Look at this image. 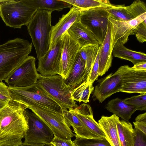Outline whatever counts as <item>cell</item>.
<instances>
[{"label":"cell","instance_id":"obj_1","mask_svg":"<svg viewBox=\"0 0 146 146\" xmlns=\"http://www.w3.org/2000/svg\"><path fill=\"white\" fill-rule=\"evenodd\" d=\"M32 43L16 38L0 45V82L5 80L31 52Z\"/></svg>","mask_w":146,"mask_h":146},{"label":"cell","instance_id":"obj_40","mask_svg":"<svg viewBox=\"0 0 146 146\" xmlns=\"http://www.w3.org/2000/svg\"><path fill=\"white\" fill-rule=\"evenodd\" d=\"M135 128H136L146 134V124L133 122Z\"/></svg>","mask_w":146,"mask_h":146},{"label":"cell","instance_id":"obj_6","mask_svg":"<svg viewBox=\"0 0 146 146\" xmlns=\"http://www.w3.org/2000/svg\"><path fill=\"white\" fill-rule=\"evenodd\" d=\"M36 84L56 101L63 110L78 106L72 98L71 91L60 75L44 76L40 75Z\"/></svg>","mask_w":146,"mask_h":146},{"label":"cell","instance_id":"obj_14","mask_svg":"<svg viewBox=\"0 0 146 146\" xmlns=\"http://www.w3.org/2000/svg\"><path fill=\"white\" fill-rule=\"evenodd\" d=\"M98 84L93 92V100L102 103L106 98L121 90V76L117 70L97 81Z\"/></svg>","mask_w":146,"mask_h":146},{"label":"cell","instance_id":"obj_27","mask_svg":"<svg viewBox=\"0 0 146 146\" xmlns=\"http://www.w3.org/2000/svg\"><path fill=\"white\" fill-rule=\"evenodd\" d=\"M100 48L99 44H92L80 48L79 50L80 55L85 63L88 78Z\"/></svg>","mask_w":146,"mask_h":146},{"label":"cell","instance_id":"obj_25","mask_svg":"<svg viewBox=\"0 0 146 146\" xmlns=\"http://www.w3.org/2000/svg\"><path fill=\"white\" fill-rule=\"evenodd\" d=\"M117 127L120 146H132L134 131L131 123L119 119L117 123Z\"/></svg>","mask_w":146,"mask_h":146},{"label":"cell","instance_id":"obj_11","mask_svg":"<svg viewBox=\"0 0 146 146\" xmlns=\"http://www.w3.org/2000/svg\"><path fill=\"white\" fill-rule=\"evenodd\" d=\"M121 76V92L128 93H146V71L133 69L128 65L117 70Z\"/></svg>","mask_w":146,"mask_h":146},{"label":"cell","instance_id":"obj_46","mask_svg":"<svg viewBox=\"0 0 146 146\" xmlns=\"http://www.w3.org/2000/svg\"><path fill=\"white\" fill-rule=\"evenodd\" d=\"M44 146H52L50 144L45 145Z\"/></svg>","mask_w":146,"mask_h":146},{"label":"cell","instance_id":"obj_19","mask_svg":"<svg viewBox=\"0 0 146 146\" xmlns=\"http://www.w3.org/2000/svg\"><path fill=\"white\" fill-rule=\"evenodd\" d=\"M85 62L79 51L74 65L67 77L64 79L66 84L71 91L83 82L87 81Z\"/></svg>","mask_w":146,"mask_h":146},{"label":"cell","instance_id":"obj_47","mask_svg":"<svg viewBox=\"0 0 146 146\" xmlns=\"http://www.w3.org/2000/svg\"><path fill=\"white\" fill-rule=\"evenodd\" d=\"M73 146H78L76 143H75L73 142Z\"/></svg>","mask_w":146,"mask_h":146},{"label":"cell","instance_id":"obj_12","mask_svg":"<svg viewBox=\"0 0 146 146\" xmlns=\"http://www.w3.org/2000/svg\"><path fill=\"white\" fill-rule=\"evenodd\" d=\"M62 38L50 47L46 53L38 60L37 72L42 76H47L61 74Z\"/></svg>","mask_w":146,"mask_h":146},{"label":"cell","instance_id":"obj_18","mask_svg":"<svg viewBox=\"0 0 146 146\" xmlns=\"http://www.w3.org/2000/svg\"><path fill=\"white\" fill-rule=\"evenodd\" d=\"M84 124L92 133L101 137H106L100 126L94 118L93 111L88 104H83L77 107L70 109Z\"/></svg>","mask_w":146,"mask_h":146},{"label":"cell","instance_id":"obj_33","mask_svg":"<svg viewBox=\"0 0 146 146\" xmlns=\"http://www.w3.org/2000/svg\"><path fill=\"white\" fill-rule=\"evenodd\" d=\"M126 8L134 18L146 13L145 3L139 0L134 1L130 5L126 6Z\"/></svg>","mask_w":146,"mask_h":146},{"label":"cell","instance_id":"obj_35","mask_svg":"<svg viewBox=\"0 0 146 146\" xmlns=\"http://www.w3.org/2000/svg\"><path fill=\"white\" fill-rule=\"evenodd\" d=\"M134 35L137 40L143 43L146 41V19L139 24L135 29Z\"/></svg>","mask_w":146,"mask_h":146},{"label":"cell","instance_id":"obj_31","mask_svg":"<svg viewBox=\"0 0 146 146\" xmlns=\"http://www.w3.org/2000/svg\"><path fill=\"white\" fill-rule=\"evenodd\" d=\"M72 142L78 146H111L107 140L104 137L100 138H86L75 136Z\"/></svg>","mask_w":146,"mask_h":146},{"label":"cell","instance_id":"obj_13","mask_svg":"<svg viewBox=\"0 0 146 146\" xmlns=\"http://www.w3.org/2000/svg\"><path fill=\"white\" fill-rule=\"evenodd\" d=\"M146 19V13L127 21H117L109 17L108 20L111 25L112 50L116 44H125L128 40L129 36L134 35L135 28Z\"/></svg>","mask_w":146,"mask_h":146},{"label":"cell","instance_id":"obj_37","mask_svg":"<svg viewBox=\"0 0 146 146\" xmlns=\"http://www.w3.org/2000/svg\"><path fill=\"white\" fill-rule=\"evenodd\" d=\"M11 100L8 86L2 81L0 82V100L7 103Z\"/></svg>","mask_w":146,"mask_h":146},{"label":"cell","instance_id":"obj_15","mask_svg":"<svg viewBox=\"0 0 146 146\" xmlns=\"http://www.w3.org/2000/svg\"><path fill=\"white\" fill-rule=\"evenodd\" d=\"M62 49L61 76L65 79L70 73L77 58L80 46L66 32L61 38Z\"/></svg>","mask_w":146,"mask_h":146},{"label":"cell","instance_id":"obj_2","mask_svg":"<svg viewBox=\"0 0 146 146\" xmlns=\"http://www.w3.org/2000/svg\"><path fill=\"white\" fill-rule=\"evenodd\" d=\"M27 106L11 100L0 110V139L10 136L24 138L28 129L24 111Z\"/></svg>","mask_w":146,"mask_h":146},{"label":"cell","instance_id":"obj_7","mask_svg":"<svg viewBox=\"0 0 146 146\" xmlns=\"http://www.w3.org/2000/svg\"><path fill=\"white\" fill-rule=\"evenodd\" d=\"M79 21L102 44L107 33L109 17L106 8H97L80 9Z\"/></svg>","mask_w":146,"mask_h":146},{"label":"cell","instance_id":"obj_26","mask_svg":"<svg viewBox=\"0 0 146 146\" xmlns=\"http://www.w3.org/2000/svg\"><path fill=\"white\" fill-rule=\"evenodd\" d=\"M29 5L33 8L50 11H61L70 8L72 5L62 0H27Z\"/></svg>","mask_w":146,"mask_h":146},{"label":"cell","instance_id":"obj_36","mask_svg":"<svg viewBox=\"0 0 146 146\" xmlns=\"http://www.w3.org/2000/svg\"><path fill=\"white\" fill-rule=\"evenodd\" d=\"M134 135L132 146H146V134L134 128Z\"/></svg>","mask_w":146,"mask_h":146},{"label":"cell","instance_id":"obj_4","mask_svg":"<svg viewBox=\"0 0 146 146\" xmlns=\"http://www.w3.org/2000/svg\"><path fill=\"white\" fill-rule=\"evenodd\" d=\"M11 99L26 106L28 108L40 106L63 114L61 106L36 84L24 88H12L8 87Z\"/></svg>","mask_w":146,"mask_h":146},{"label":"cell","instance_id":"obj_9","mask_svg":"<svg viewBox=\"0 0 146 146\" xmlns=\"http://www.w3.org/2000/svg\"><path fill=\"white\" fill-rule=\"evenodd\" d=\"M28 108L45 123L54 137L69 140L75 136L67 125L63 114L40 106H33Z\"/></svg>","mask_w":146,"mask_h":146},{"label":"cell","instance_id":"obj_22","mask_svg":"<svg viewBox=\"0 0 146 146\" xmlns=\"http://www.w3.org/2000/svg\"><path fill=\"white\" fill-rule=\"evenodd\" d=\"M118 116L113 114L110 116H102L98 123L111 146H120L118 135L117 123Z\"/></svg>","mask_w":146,"mask_h":146},{"label":"cell","instance_id":"obj_21","mask_svg":"<svg viewBox=\"0 0 146 146\" xmlns=\"http://www.w3.org/2000/svg\"><path fill=\"white\" fill-rule=\"evenodd\" d=\"M63 114L68 125L72 127L75 136L86 138H100V137L92 132L70 110H63Z\"/></svg>","mask_w":146,"mask_h":146},{"label":"cell","instance_id":"obj_29","mask_svg":"<svg viewBox=\"0 0 146 146\" xmlns=\"http://www.w3.org/2000/svg\"><path fill=\"white\" fill-rule=\"evenodd\" d=\"M94 89L93 84L87 81L84 82L71 92V96L74 100L87 103Z\"/></svg>","mask_w":146,"mask_h":146},{"label":"cell","instance_id":"obj_39","mask_svg":"<svg viewBox=\"0 0 146 146\" xmlns=\"http://www.w3.org/2000/svg\"><path fill=\"white\" fill-rule=\"evenodd\" d=\"M131 68L139 70L146 71V62L142 61L138 62L134 65Z\"/></svg>","mask_w":146,"mask_h":146},{"label":"cell","instance_id":"obj_45","mask_svg":"<svg viewBox=\"0 0 146 146\" xmlns=\"http://www.w3.org/2000/svg\"><path fill=\"white\" fill-rule=\"evenodd\" d=\"M8 0H0V4L7 1Z\"/></svg>","mask_w":146,"mask_h":146},{"label":"cell","instance_id":"obj_5","mask_svg":"<svg viewBox=\"0 0 146 146\" xmlns=\"http://www.w3.org/2000/svg\"><path fill=\"white\" fill-rule=\"evenodd\" d=\"M37 10L27 0H8L0 4V17L6 26L21 28L27 26Z\"/></svg>","mask_w":146,"mask_h":146},{"label":"cell","instance_id":"obj_10","mask_svg":"<svg viewBox=\"0 0 146 146\" xmlns=\"http://www.w3.org/2000/svg\"><path fill=\"white\" fill-rule=\"evenodd\" d=\"M28 129L24 136V142L33 144H50L53 134L45 123L37 115L27 109L24 111Z\"/></svg>","mask_w":146,"mask_h":146},{"label":"cell","instance_id":"obj_42","mask_svg":"<svg viewBox=\"0 0 146 146\" xmlns=\"http://www.w3.org/2000/svg\"><path fill=\"white\" fill-rule=\"evenodd\" d=\"M44 145L45 144H30L23 142H22V143L21 144L17 146H44Z\"/></svg>","mask_w":146,"mask_h":146},{"label":"cell","instance_id":"obj_28","mask_svg":"<svg viewBox=\"0 0 146 146\" xmlns=\"http://www.w3.org/2000/svg\"><path fill=\"white\" fill-rule=\"evenodd\" d=\"M81 10L97 8H107L113 5L108 0H62Z\"/></svg>","mask_w":146,"mask_h":146},{"label":"cell","instance_id":"obj_3","mask_svg":"<svg viewBox=\"0 0 146 146\" xmlns=\"http://www.w3.org/2000/svg\"><path fill=\"white\" fill-rule=\"evenodd\" d=\"M52 12L48 10L37 9L27 26L38 60L50 48L52 28Z\"/></svg>","mask_w":146,"mask_h":146},{"label":"cell","instance_id":"obj_20","mask_svg":"<svg viewBox=\"0 0 146 146\" xmlns=\"http://www.w3.org/2000/svg\"><path fill=\"white\" fill-rule=\"evenodd\" d=\"M67 32L80 48L91 45L99 44L92 34L79 21L74 23Z\"/></svg>","mask_w":146,"mask_h":146},{"label":"cell","instance_id":"obj_34","mask_svg":"<svg viewBox=\"0 0 146 146\" xmlns=\"http://www.w3.org/2000/svg\"><path fill=\"white\" fill-rule=\"evenodd\" d=\"M100 48V46L96 58L91 68L87 80V82L92 84L95 80L98 79L99 76L98 72L99 63V51Z\"/></svg>","mask_w":146,"mask_h":146},{"label":"cell","instance_id":"obj_32","mask_svg":"<svg viewBox=\"0 0 146 146\" xmlns=\"http://www.w3.org/2000/svg\"><path fill=\"white\" fill-rule=\"evenodd\" d=\"M123 100L125 103L135 107L137 110H146V93L133 96Z\"/></svg>","mask_w":146,"mask_h":146},{"label":"cell","instance_id":"obj_43","mask_svg":"<svg viewBox=\"0 0 146 146\" xmlns=\"http://www.w3.org/2000/svg\"><path fill=\"white\" fill-rule=\"evenodd\" d=\"M6 104L7 103L0 100V110L3 108Z\"/></svg>","mask_w":146,"mask_h":146},{"label":"cell","instance_id":"obj_44","mask_svg":"<svg viewBox=\"0 0 146 146\" xmlns=\"http://www.w3.org/2000/svg\"><path fill=\"white\" fill-rule=\"evenodd\" d=\"M0 146H6L5 142L3 139H0Z\"/></svg>","mask_w":146,"mask_h":146},{"label":"cell","instance_id":"obj_8","mask_svg":"<svg viewBox=\"0 0 146 146\" xmlns=\"http://www.w3.org/2000/svg\"><path fill=\"white\" fill-rule=\"evenodd\" d=\"M35 58L29 56L4 80L12 88H21L35 85L40 74L35 65Z\"/></svg>","mask_w":146,"mask_h":146},{"label":"cell","instance_id":"obj_24","mask_svg":"<svg viewBox=\"0 0 146 146\" xmlns=\"http://www.w3.org/2000/svg\"><path fill=\"white\" fill-rule=\"evenodd\" d=\"M112 53L114 56L129 60L134 65L139 62H146L145 54L129 49L123 45L115 44L113 49Z\"/></svg>","mask_w":146,"mask_h":146},{"label":"cell","instance_id":"obj_41","mask_svg":"<svg viewBox=\"0 0 146 146\" xmlns=\"http://www.w3.org/2000/svg\"><path fill=\"white\" fill-rule=\"evenodd\" d=\"M135 121L139 123L146 124V112L138 115L135 118Z\"/></svg>","mask_w":146,"mask_h":146},{"label":"cell","instance_id":"obj_17","mask_svg":"<svg viewBox=\"0 0 146 146\" xmlns=\"http://www.w3.org/2000/svg\"><path fill=\"white\" fill-rule=\"evenodd\" d=\"M111 23L108 20L107 31L99 51L98 75L102 76L111 67L112 60Z\"/></svg>","mask_w":146,"mask_h":146},{"label":"cell","instance_id":"obj_30","mask_svg":"<svg viewBox=\"0 0 146 146\" xmlns=\"http://www.w3.org/2000/svg\"><path fill=\"white\" fill-rule=\"evenodd\" d=\"M106 9L109 17L115 20L127 21L134 18L126 9L124 4L113 5Z\"/></svg>","mask_w":146,"mask_h":146},{"label":"cell","instance_id":"obj_38","mask_svg":"<svg viewBox=\"0 0 146 146\" xmlns=\"http://www.w3.org/2000/svg\"><path fill=\"white\" fill-rule=\"evenodd\" d=\"M50 144L52 146H73L71 140H64L54 136Z\"/></svg>","mask_w":146,"mask_h":146},{"label":"cell","instance_id":"obj_23","mask_svg":"<svg viewBox=\"0 0 146 146\" xmlns=\"http://www.w3.org/2000/svg\"><path fill=\"white\" fill-rule=\"evenodd\" d=\"M105 108L109 111L126 121H128L132 114L137 110L135 107L125 104L123 100L118 98L109 101Z\"/></svg>","mask_w":146,"mask_h":146},{"label":"cell","instance_id":"obj_16","mask_svg":"<svg viewBox=\"0 0 146 146\" xmlns=\"http://www.w3.org/2000/svg\"><path fill=\"white\" fill-rule=\"evenodd\" d=\"M80 15V9L73 6L68 13L62 15L58 23L52 26L50 47L61 38L74 23L79 21Z\"/></svg>","mask_w":146,"mask_h":146}]
</instances>
